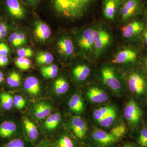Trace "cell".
Masks as SVG:
<instances>
[{"label": "cell", "instance_id": "6da1fadb", "mask_svg": "<svg viewBox=\"0 0 147 147\" xmlns=\"http://www.w3.org/2000/svg\"><path fill=\"white\" fill-rule=\"evenodd\" d=\"M94 1L46 0L50 11L54 14L59 17L71 19L84 16Z\"/></svg>", "mask_w": 147, "mask_h": 147}, {"label": "cell", "instance_id": "7a4b0ae2", "mask_svg": "<svg viewBox=\"0 0 147 147\" xmlns=\"http://www.w3.org/2000/svg\"><path fill=\"white\" fill-rule=\"evenodd\" d=\"M1 8L12 18L21 20L26 17L27 7L21 0H0Z\"/></svg>", "mask_w": 147, "mask_h": 147}, {"label": "cell", "instance_id": "3957f363", "mask_svg": "<svg viewBox=\"0 0 147 147\" xmlns=\"http://www.w3.org/2000/svg\"><path fill=\"white\" fill-rule=\"evenodd\" d=\"M144 8L143 0H123L120 10L122 19L128 20L142 12Z\"/></svg>", "mask_w": 147, "mask_h": 147}, {"label": "cell", "instance_id": "277c9868", "mask_svg": "<svg viewBox=\"0 0 147 147\" xmlns=\"http://www.w3.org/2000/svg\"><path fill=\"white\" fill-rule=\"evenodd\" d=\"M92 138L96 147H106L117 142L118 139L110 133L100 129L93 131Z\"/></svg>", "mask_w": 147, "mask_h": 147}, {"label": "cell", "instance_id": "5b68a950", "mask_svg": "<svg viewBox=\"0 0 147 147\" xmlns=\"http://www.w3.org/2000/svg\"><path fill=\"white\" fill-rule=\"evenodd\" d=\"M93 47L97 53L101 52L110 42L111 38L107 32L102 29L93 30Z\"/></svg>", "mask_w": 147, "mask_h": 147}, {"label": "cell", "instance_id": "8992f818", "mask_svg": "<svg viewBox=\"0 0 147 147\" xmlns=\"http://www.w3.org/2000/svg\"><path fill=\"white\" fill-rule=\"evenodd\" d=\"M52 147H79L76 138L67 132H62L50 140Z\"/></svg>", "mask_w": 147, "mask_h": 147}, {"label": "cell", "instance_id": "52a82bcc", "mask_svg": "<svg viewBox=\"0 0 147 147\" xmlns=\"http://www.w3.org/2000/svg\"><path fill=\"white\" fill-rule=\"evenodd\" d=\"M124 116L127 121L133 125L138 123L141 119L142 112L139 106L133 100L127 104L124 110Z\"/></svg>", "mask_w": 147, "mask_h": 147}, {"label": "cell", "instance_id": "ba28073f", "mask_svg": "<svg viewBox=\"0 0 147 147\" xmlns=\"http://www.w3.org/2000/svg\"><path fill=\"white\" fill-rule=\"evenodd\" d=\"M123 0H103L102 11L107 19L114 20L119 11H120Z\"/></svg>", "mask_w": 147, "mask_h": 147}, {"label": "cell", "instance_id": "9c48e42d", "mask_svg": "<svg viewBox=\"0 0 147 147\" xmlns=\"http://www.w3.org/2000/svg\"><path fill=\"white\" fill-rule=\"evenodd\" d=\"M101 74L103 82L111 89L115 91L120 89V83L113 68L109 67H103Z\"/></svg>", "mask_w": 147, "mask_h": 147}, {"label": "cell", "instance_id": "30bf717a", "mask_svg": "<svg viewBox=\"0 0 147 147\" xmlns=\"http://www.w3.org/2000/svg\"><path fill=\"white\" fill-rule=\"evenodd\" d=\"M71 128L76 140H82L86 135L87 127L85 121L79 116L74 117L71 121Z\"/></svg>", "mask_w": 147, "mask_h": 147}, {"label": "cell", "instance_id": "8fae6325", "mask_svg": "<svg viewBox=\"0 0 147 147\" xmlns=\"http://www.w3.org/2000/svg\"><path fill=\"white\" fill-rule=\"evenodd\" d=\"M51 30L48 25L43 21L37 20L34 25V34L37 39L40 41H46L51 36Z\"/></svg>", "mask_w": 147, "mask_h": 147}, {"label": "cell", "instance_id": "7c38bea8", "mask_svg": "<svg viewBox=\"0 0 147 147\" xmlns=\"http://www.w3.org/2000/svg\"><path fill=\"white\" fill-rule=\"evenodd\" d=\"M128 86L131 92L137 94H142L145 90L144 80L139 74H133L129 78Z\"/></svg>", "mask_w": 147, "mask_h": 147}, {"label": "cell", "instance_id": "4fadbf2b", "mask_svg": "<svg viewBox=\"0 0 147 147\" xmlns=\"http://www.w3.org/2000/svg\"><path fill=\"white\" fill-rule=\"evenodd\" d=\"M52 110V107L49 103L40 101L34 105L33 114L36 119H42L51 115Z\"/></svg>", "mask_w": 147, "mask_h": 147}, {"label": "cell", "instance_id": "5bb4252c", "mask_svg": "<svg viewBox=\"0 0 147 147\" xmlns=\"http://www.w3.org/2000/svg\"><path fill=\"white\" fill-rule=\"evenodd\" d=\"M92 32V29H87L83 32L78 39L79 47L86 52L90 51L93 47Z\"/></svg>", "mask_w": 147, "mask_h": 147}, {"label": "cell", "instance_id": "9a60e30c", "mask_svg": "<svg viewBox=\"0 0 147 147\" xmlns=\"http://www.w3.org/2000/svg\"><path fill=\"white\" fill-rule=\"evenodd\" d=\"M57 46L59 53L64 57H69L73 54V42L68 37L61 38L58 40Z\"/></svg>", "mask_w": 147, "mask_h": 147}, {"label": "cell", "instance_id": "2e32d148", "mask_svg": "<svg viewBox=\"0 0 147 147\" xmlns=\"http://www.w3.org/2000/svg\"><path fill=\"white\" fill-rule=\"evenodd\" d=\"M17 131L16 124L11 121H5L0 125V138L10 139L16 135Z\"/></svg>", "mask_w": 147, "mask_h": 147}, {"label": "cell", "instance_id": "e0dca14e", "mask_svg": "<svg viewBox=\"0 0 147 147\" xmlns=\"http://www.w3.org/2000/svg\"><path fill=\"white\" fill-rule=\"evenodd\" d=\"M25 133L28 141L34 143L38 140L39 133L36 126L31 121L27 118L24 120Z\"/></svg>", "mask_w": 147, "mask_h": 147}, {"label": "cell", "instance_id": "ac0fdd59", "mask_svg": "<svg viewBox=\"0 0 147 147\" xmlns=\"http://www.w3.org/2000/svg\"><path fill=\"white\" fill-rule=\"evenodd\" d=\"M61 120V117L59 113H54L47 117L43 125L45 132L49 134L54 132L59 126Z\"/></svg>", "mask_w": 147, "mask_h": 147}, {"label": "cell", "instance_id": "d6986e66", "mask_svg": "<svg viewBox=\"0 0 147 147\" xmlns=\"http://www.w3.org/2000/svg\"><path fill=\"white\" fill-rule=\"evenodd\" d=\"M144 28V25L138 21H132L123 29V34L126 38H130L139 34Z\"/></svg>", "mask_w": 147, "mask_h": 147}, {"label": "cell", "instance_id": "ffe728a7", "mask_svg": "<svg viewBox=\"0 0 147 147\" xmlns=\"http://www.w3.org/2000/svg\"><path fill=\"white\" fill-rule=\"evenodd\" d=\"M137 53L131 50L121 51L116 55L113 62L117 64L127 63L134 61L137 58Z\"/></svg>", "mask_w": 147, "mask_h": 147}, {"label": "cell", "instance_id": "44dd1931", "mask_svg": "<svg viewBox=\"0 0 147 147\" xmlns=\"http://www.w3.org/2000/svg\"><path fill=\"white\" fill-rule=\"evenodd\" d=\"M87 96L92 102L95 103H102L108 98V95L104 91L96 87L90 89L87 92Z\"/></svg>", "mask_w": 147, "mask_h": 147}, {"label": "cell", "instance_id": "7402d4cb", "mask_svg": "<svg viewBox=\"0 0 147 147\" xmlns=\"http://www.w3.org/2000/svg\"><path fill=\"white\" fill-rule=\"evenodd\" d=\"M24 86L26 91L32 95L36 96L40 92L39 81L34 76H30L27 78L24 82Z\"/></svg>", "mask_w": 147, "mask_h": 147}, {"label": "cell", "instance_id": "603a6c76", "mask_svg": "<svg viewBox=\"0 0 147 147\" xmlns=\"http://www.w3.org/2000/svg\"><path fill=\"white\" fill-rule=\"evenodd\" d=\"M68 105L70 109L74 113H80L84 110V102L79 94L74 95L69 100Z\"/></svg>", "mask_w": 147, "mask_h": 147}, {"label": "cell", "instance_id": "cb8c5ba5", "mask_svg": "<svg viewBox=\"0 0 147 147\" xmlns=\"http://www.w3.org/2000/svg\"><path fill=\"white\" fill-rule=\"evenodd\" d=\"M90 73L89 67L85 65L76 66L74 69V76L77 80L80 81H84L88 77Z\"/></svg>", "mask_w": 147, "mask_h": 147}, {"label": "cell", "instance_id": "d4e9b609", "mask_svg": "<svg viewBox=\"0 0 147 147\" xmlns=\"http://www.w3.org/2000/svg\"><path fill=\"white\" fill-rule=\"evenodd\" d=\"M9 40L11 44L15 47H19L26 43V38L25 33L21 32H14L9 36Z\"/></svg>", "mask_w": 147, "mask_h": 147}, {"label": "cell", "instance_id": "484cf974", "mask_svg": "<svg viewBox=\"0 0 147 147\" xmlns=\"http://www.w3.org/2000/svg\"><path fill=\"white\" fill-rule=\"evenodd\" d=\"M69 85L67 81L63 78H59L56 80L54 84V90L58 94H62L68 91Z\"/></svg>", "mask_w": 147, "mask_h": 147}, {"label": "cell", "instance_id": "4316f807", "mask_svg": "<svg viewBox=\"0 0 147 147\" xmlns=\"http://www.w3.org/2000/svg\"><path fill=\"white\" fill-rule=\"evenodd\" d=\"M40 69L42 76L46 79H53L58 75V67L56 65L43 67Z\"/></svg>", "mask_w": 147, "mask_h": 147}, {"label": "cell", "instance_id": "83f0119b", "mask_svg": "<svg viewBox=\"0 0 147 147\" xmlns=\"http://www.w3.org/2000/svg\"><path fill=\"white\" fill-rule=\"evenodd\" d=\"M117 116V114L115 109L107 113L102 118L98 121V123L103 127H108L112 125Z\"/></svg>", "mask_w": 147, "mask_h": 147}, {"label": "cell", "instance_id": "f1b7e54d", "mask_svg": "<svg viewBox=\"0 0 147 147\" xmlns=\"http://www.w3.org/2000/svg\"><path fill=\"white\" fill-rule=\"evenodd\" d=\"M37 62L40 64H49L54 60V57L51 53L47 52H41L37 55Z\"/></svg>", "mask_w": 147, "mask_h": 147}, {"label": "cell", "instance_id": "f546056e", "mask_svg": "<svg viewBox=\"0 0 147 147\" xmlns=\"http://www.w3.org/2000/svg\"><path fill=\"white\" fill-rule=\"evenodd\" d=\"M2 147H29L27 141L21 137H17L9 140Z\"/></svg>", "mask_w": 147, "mask_h": 147}, {"label": "cell", "instance_id": "4dcf8cb0", "mask_svg": "<svg viewBox=\"0 0 147 147\" xmlns=\"http://www.w3.org/2000/svg\"><path fill=\"white\" fill-rule=\"evenodd\" d=\"M1 102L3 108L5 110H9L13 105V98L10 94L3 93L0 95Z\"/></svg>", "mask_w": 147, "mask_h": 147}, {"label": "cell", "instance_id": "1f68e13d", "mask_svg": "<svg viewBox=\"0 0 147 147\" xmlns=\"http://www.w3.org/2000/svg\"><path fill=\"white\" fill-rule=\"evenodd\" d=\"M21 76L16 71L9 74L7 78V83L9 86L13 88H17L21 84Z\"/></svg>", "mask_w": 147, "mask_h": 147}, {"label": "cell", "instance_id": "d6a6232c", "mask_svg": "<svg viewBox=\"0 0 147 147\" xmlns=\"http://www.w3.org/2000/svg\"><path fill=\"white\" fill-rule=\"evenodd\" d=\"M114 108L110 106H105L95 110L94 112V117L96 120L98 121L107 113L113 110Z\"/></svg>", "mask_w": 147, "mask_h": 147}, {"label": "cell", "instance_id": "836d02e7", "mask_svg": "<svg viewBox=\"0 0 147 147\" xmlns=\"http://www.w3.org/2000/svg\"><path fill=\"white\" fill-rule=\"evenodd\" d=\"M126 130L125 125L124 124H121L113 127L110 130V133L119 139L123 137L125 134Z\"/></svg>", "mask_w": 147, "mask_h": 147}, {"label": "cell", "instance_id": "e575fe53", "mask_svg": "<svg viewBox=\"0 0 147 147\" xmlns=\"http://www.w3.org/2000/svg\"><path fill=\"white\" fill-rule=\"evenodd\" d=\"M15 64L18 68L26 70L30 67L31 62L28 58L18 57L15 61Z\"/></svg>", "mask_w": 147, "mask_h": 147}, {"label": "cell", "instance_id": "d590c367", "mask_svg": "<svg viewBox=\"0 0 147 147\" xmlns=\"http://www.w3.org/2000/svg\"><path fill=\"white\" fill-rule=\"evenodd\" d=\"M137 141L141 147H147V128L144 129L140 131Z\"/></svg>", "mask_w": 147, "mask_h": 147}, {"label": "cell", "instance_id": "8d00e7d4", "mask_svg": "<svg viewBox=\"0 0 147 147\" xmlns=\"http://www.w3.org/2000/svg\"><path fill=\"white\" fill-rule=\"evenodd\" d=\"M17 54L19 57L27 58L31 57L34 55V52L29 47L21 48L18 49Z\"/></svg>", "mask_w": 147, "mask_h": 147}, {"label": "cell", "instance_id": "74e56055", "mask_svg": "<svg viewBox=\"0 0 147 147\" xmlns=\"http://www.w3.org/2000/svg\"><path fill=\"white\" fill-rule=\"evenodd\" d=\"M26 100L20 95H16L13 98V105L17 109H23L26 105Z\"/></svg>", "mask_w": 147, "mask_h": 147}, {"label": "cell", "instance_id": "f35d334b", "mask_svg": "<svg viewBox=\"0 0 147 147\" xmlns=\"http://www.w3.org/2000/svg\"><path fill=\"white\" fill-rule=\"evenodd\" d=\"M8 33V27L5 23L0 21V41L4 39Z\"/></svg>", "mask_w": 147, "mask_h": 147}, {"label": "cell", "instance_id": "ab89813d", "mask_svg": "<svg viewBox=\"0 0 147 147\" xmlns=\"http://www.w3.org/2000/svg\"><path fill=\"white\" fill-rule=\"evenodd\" d=\"M25 4L32 8L36 7L40 4L41 0H21Z\"/></svg>", "mask_w": 147, "mask_h": 147}, {"label": "cell", "instance_id": "60d3db41", "mask_svg": "<svg viewBox=\"0 0 147 147\" xmlns=\"http://www.w3.org/2000/svg\"><path fill=\"white\" fill-rule=\"evenodd\" d=\"M9 53V48L4 42L0 43V55L7 56Z\"/></svg>", "mask_w": 147, "mask_h": 147}, {"label": "cell", "instance_id": "b9f144b4", "mask_svg": "<svg viewBox=\"0 0 147 147\" xmlns=\"http://www.w3.org/2000/svg\"><path fill=\"white\" fill-rule=\"evenodd\" d=\"M33 147H52L50 140L47 139H42Z\"/></svg>", "mask_w": 147, "mask_h": 147}, {"label": "cell", "instance_id": "7bdbcfd3", "mask_svg": "<svg viewBox=\"0 0 147 147\" xmlns=\"http://www.w3.org/2000/svg\"><path fill=\"white\" fill-rule=\"evenodd\" d=\"M8 62L9 59L7 56L0 55V66L6 65Z\"/></svg>", "mask_w": 147, "mask_h": 147}, {"label": "cell", "instance_id": "ee69618b", "mask_svg": "<svg viewBox=\"0 0 147 147\" xmlns=\"http://www.w3.org/2000/svg\"><path fill=\"white\" fill-rule=\"evenodd\" d=\"M144 38L145 42L147 43V29L145 32L144 35Z\"/></svg>", "mask_w": 147, "mask_h": 147}, {"label": "cell", "instance_id": "f6af8a7d", "mask_svg": "<svg viewBox=\"0 0 147 147\" xmlns=\"http://www.w3.org/2000/svg\"><path fill=\"white\" fill-rule=\"evenodd\" d=\"M123 147H135L133 145L130 144H126Z\"/></svg>", "mask_w": 147, "mask_h": 147}, {"label": "cell", "instance_id": "bcb514c9", "mask_svg": "<svg viewBox=\"0 0 147 147\" xmlns=\"http://www.w3.org/2000/svg\"><path fill=\"white\" fill-rule=\"evenodd\" d=\"M146 65H147V59H146Z\"/></svg>", "mask_w": 147, "mask_h": 147}, {"label": "cell", "instance_id": "7dc6e473", "mask_svg": "<svg viewBox=\"0 0 147 147\" xmlns=\"http://www.w3.org/2000/svg\"><path fill=\"white\" fill-rule=\"evenodd\" d=\"M0 85H1V84H0Z\"/></svg>", "mask_w": 147, "mask_h": 147}]
</instances>
